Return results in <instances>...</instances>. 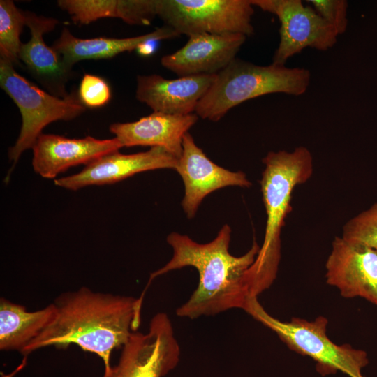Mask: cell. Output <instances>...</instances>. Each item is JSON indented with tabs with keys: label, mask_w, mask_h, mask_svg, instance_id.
I'll return each mask as SVG.
<instances>
[{
	"label": "cell",
	"mask_w": 377,
	"mask_h": 377,
	"mask_svg": "<svg viewBox=\"0 0 377 377\" xmlns=\"http://www.w3.org/2000/svg\"><path fill=\"white\" fill-rule=\"evenodd\" d=\"M310 80V71L304 68L274 63L260 66L235 58L216 75L195 113L202 119L218 121L231 108L252 98L274 93L302 95Z\"/></svg>",
	"instance_id": "277c9868"
},
{
	"label": "cell",
	"mask_w": 377,
	"mask_h": 377,
	"mask_svg": "<svg viewBox=\"0 0 377 377\" xmlns=\"http://www.w3.org/2000/svg\"><path fill=\"white\" fill-rule=\"evenodd\" d=\"M180 348L165 313H157L145 333L133 332L118 363L103 377H163L179 361Z\"/></svg>",
	"instance_id": "ba28073f"
},
{
	"label": "cell",
	"mask_w": 377,
	"mask_h": 377,
	"mask_svg": "<svg viewBox=\"0 0 377 377\" xmlns=\"http://www.w3.org/2000/svg\"><path fill=\"white\" fill-rule=\"evenodd\" d=\"M58 6L77 24H89L105 17L131 25H149L157 16L156 0H59Z\"/></svg>",
	"instance_id": "d6986e66"
},
{
	"label": "cell",
	"mask_w": 377,
	"mask_h": 377,
	"mask_svg": "<svg viewBox=\"0 0 377 377\" xmlns=\"http://www.w3.org/2000/svg\"><path fill=\"white\" fill-rule=\"evenodd\" d=\"M79 99L84 106L95 108L107 104L111 98V90L102 77L84 74L79 87Z\"/></svg>",
	"instance_id": "603a6c76"
},
{
	"label": "cell",
	"mask_w": 377,
	"mask_h": 377,
	"mask_svg": "<svg viewBox=\"0 0 377 377\" xmlns=\"http://www.w3.org/2000/svg\"><path fill=\"white\" fill-rule=\"evenodd\" d=\"M252 5L279 20L280 40L272 63L285 65L306 47L320 51L332 48L339 36L336 30L300 0H251Z\"/></svg>",
	"instance_id": "9c48e42d"
},
{
	"label": "cell",
	"mask_w": 377,
	"mask_h": 377,
	"mask_svg": "<svg viewBox=\"0 0 377 377\" xmlns=\"http://www.w3.org/2000/svg\"><path fill=\"white\" fill-rule=\"evenodd\" d=\"M182 48L163 56L161 65L179 77L217 74L235 59L246 36L239 34H198Z\"/></svg>",
	"instance_id": "9a60e30c"
},
{
	"label": "cell",
	"mask_w": 377,
	"mask_h": 377,
	"mask_svg": "<svg viewBox=\"0 0 377 377\" xmlns=\"http://www.w3.org/2000/svg\"><path fill=\"white\" fill-rule=\"evenodd\" d=\"M157 16L179 35L253 34L251 0H156Z\"/></svg>",
	"instance_id": "52a82bcc"
},
{
	"label": "cell",
	"mask_w": 377,
	"mask_h": 377,
	"mask_svg": "<svg viewBox=\"0 0 377 377\" xmlns=\"http://www.w3.org/2000/svg\"><path fill=\"white\" fill-rule=\"evenodd\" d=\"M262 162L265 168L260 184L267 219L262 246L246 273L251 297H258L274 282L281 258V232L292 209L293 191L313 172L312 154L303 146L290 152L269 151Z\"/></svg>",
	"instance_id": "3957f363"
},
{
	"label": "cell",
	"mask_w": 377,
	"mask_h": 377,
	"mask_svg": "<svg viewBox=\"0 0 377 377\" xmlns=\"http://www.w3.org/2000/svg\"><path fill=\"white\" fill-rule=\"evenodd\" d=\"M316 12L337 32H346L348 27V1L345 0H309Z\"/></svg>",
	"instance_id": "cb8c5ba5"
},
{
	"label": "cell",
	"mask_w": 377,
	"mask_h": 377,
	"mask_svg": "<svg viewBox=\"0 0 377 377\" xmlns=\"http://www.w3.org/2000/svg\"><path fill=\"white\" fill-rule=\"evenodd\" d=\"M56 312L54 303L29 311L26 306L0 299V350L18 351L27 346L48 325Z\"/></svg>",
	"instance_id": "ffe728a7"
},
{
	"label": "cell",
	"mask_w": 377,
	"mask_h": 377,
	"mask_svg": "<svg viewBox=\"0 0 377 377\" xmlns=\"http://www.w3.org/2000/svg\"><path fill=\"white\" fill-rule=\"evenodd\" d=\"M230 234V227L225 224L212 241L201 244L187 235L171 232L167 242L173 250L172 257L161 268L151 273L140 299L143 301L146 289L156 277L175 269L193 267L199 275L198 286L188 300L177 309L176 315L195 319L232 309H244L251 297L246 273L260 247L254 240L246 253L235 256L229 252Z\"/></svg>",
	"instance_id": "7a4b0ae2"
},
{
	"label": "cell",
	"mask_w": 377,
	"mask_h": 377,
	"mask_svg": "<svg viewBox=\"0 0 377 377\" xmlns=\"http://www.w3.org/2000/svg\"><path fill=\"white\" fill-rule=\"evenodd\" d=\"M216 75H197L168 80L157 74L137 76L135 97L154 112L186 115L213 84Z\"/></svg>",
	"instance_id": "2e32d148"
},
{
	"label": "cell",
	"mask_w": 377,
	"mask_h": 377,
	"mask_svg": "<svg viewBox=\"0 0 377 377\" xmlns=\"http://www.w3.org/2000/svg\"><path fill=\"white\" fill-rule=\"evenodd\" d=\"M243 310L273 331L291 350L312 358L321 375L340 371L350 377H364L362 370L369 364L367 353L348 344L332 342L326 334V318L319 316L313 321L293 318L281 321L266 311L258 297H249Z\"/></svg>",
	"instance_id": "5b68a950"
},
{
	"label": "cell",
	"mask_w": 377,
	"mask_h": 377,
	"mask_svg": "<svg viewBox=\"0 0 377 377\" xmlns=\"http://www.w3.org/2000/svg\"><path fill=\"white\" fill-rule=\"evenodd\" d=\"M9 61L0 59V86L16 104L22 115V126L8 156L13 169L22 154L32 149L45 126L57 121H70L86 110L80 99L70 94L59 98L44 91L20 75Z\"/></svg>",
	"instance_id": "8992f818"
},
{
	"label": "cell",
	"mask_w": 377,
	"mask_h": 377,
	"mask_svg": "<svg viewBox=\"0 0 377 377\" xmlns=\"http://www.w3.org/2000/svg\"><path fill=\"white\" fill-rule=\"evenodd\" d=\"M179 158L158 147L131 154L116 151L94 161L77 174L56 179L54 184L71 191L112 184L142 172L163 168L175 170Z\"/></svg>",
	"instance_id": "7c38bea8"
},
{
	"label": "cell",
	"mask_w": 377,
	"mask_h": 377,
	"mask_svg": "<svg viewBox=\"0 0 377 377\" xmlns=\"http://www.w3.org/2000/svg\"><path fill=\"white\" fill-rule=\"evenodd\" d=\"M24 13L31 38L27 43H22L20 61L47 92L59 98L68 96L66 84L72 75V68L65 64L52 47L46 45L43 38L54 29L59 21L30 11Z\"/></svg>",
	"instance_id": "5bb4252c"
},
{
	"label": "cell",
	"mask_w": 377,
	"mask_h": 377,
	"mask_svg": "<svg viewBox=\"0 0 377 377\" xmlns=\"http://www.w3.org/2000/svg\"><path fill=\"white\" fill-rule=\"evenodd\" d=\"M175 170L184 184L182 207L188 219L195 216L202 200L213 191L230 186H251L244 172H232L212 162L188 132L183 138L182 152Z\"/></svg>",
	"instance_id": "8fae6325"
},
{
	"label": "cell",
	"mask_w": 377,
	"mask_h": 377,
	"mask_svg": "<svg viewBox=\"0 0 377 377\" xmlns=\"http://www.w3.org/2000/svg\"><path fill=\"white\" fill-rule=\"evenodd\" d=\"M158 41L155 39L147 40L140 43L136 48V51L142 56H149L155 52Z\"/></svg>",
	"instance_id": "d4e9b609"
},
{
	"label": "cell",
	"mask_w": 377,
	"mask_h": 377,
	"mask_svg": "<svg viewBox=\"0 0 377 377\" xmlns=\"http://www.w3.org/2000/svg\"><path fill=\"white\" fill-rule=\"evenodd\" d=\"M25 25L24 10L11 0L0 1V55L14 66L20 64V35Z\"/></svg>",
	"instance_id": "44dd1931"
},
{
	"label": "cell",
	"mask_w": 377,
	"mask_h": 377,
	"mask_svg": "<svg viewBox=\"0 0 377 377\" xmlns=\"http://www.w3.org/2000/svg\"><path fill=\"white\" fill-rule=\"evenodd\" d=\"M122 147L116 138H68L42 133L32 147V166L35 172L42 177L53 179L71 167L87 165L105 155L119 151Z\"/></svg>",
	"instance_id": "4fadbf2b"
},
{
	"label": "cell",
	"mask_w": 377,
	"mask_h": 377,
	"mask_svg": "<svg viewBox=\"0 0 377 377\" xmlns=\"http://www.w3.org/2000/svg\"><path fill=\"white\" fill-rule=\"evenodd\" d=\"M53 303V319L27 346L24 355L47 346L75 344L102 360L105 375L112 368L113 350L122 348L140 324L142 308L138 298L131 296L82 287L59 295Z\"/></svg>",
	"instance_id": "6da1fadb"
},
{
	"label": "cell",
	"mask_w": 377,
	"mask_h": 377,
	"mask_svg": "<svg viewBox=\"0 0 377 377\" xmlns=\"http://www.w3.org/2000/svg\"><path fill=\"white\" fill-rule=\"evenodd\" d=\"M327 284L346 298L362 297L377 306V249L336 237L325 263Z\"/></svg>",
	"instance_id": "30bf717a"
},
{
	"label": "cell",
	"mask_w": 377,
	"mask_h": 377,
	"mask_svg": "<svg viewBox=\"0 0 377 377\" xmlns=\"http://www.w3.org/2000/svg\"><path fill=\"white\" fill-rule=\"evenodd\" d=\"M179 36L173 29L163 25L150 33L138 36L84 39L75 36L68 28L64 27L52 47L61 56L65 64L72 68L80 61L111 59L120 53L133 51L147 40H161Z\"/></svg>",
	"instance_id": "ac0fdd59"
},
{
	"label": "cell",
	"mask_w": 377,
	"mask_h": 377,
	"mask_svg": "<svg viewBox=\"0 0 377 377\" xmlns=\"http://www.w3.org/2000/svg\"><path fill=\"white\" fill-rule=\"evenodd\" d=\"M198 119L195 113L177 115L154 112L135 121L111 124L109 129L123 147H158L179 158L183 138Z\"/></svg>",
	"instance_id": "e0dca14e"
},
{
	"label": "cell",
	"mask_w": 377,
	"mask_h": 377,
	"mask_svg": "<svg viewBox=\"0 0 377 377\" xmlns=\"http://www.w3.org/2000/svg\"><path fill=\"white\" fill-rule=\"evenodd\" d=\"M341 237L350 243L377 249V203L348 221Z\"/></svg>",
	"instance_id": "7402d4cb"
}]
</instances>
